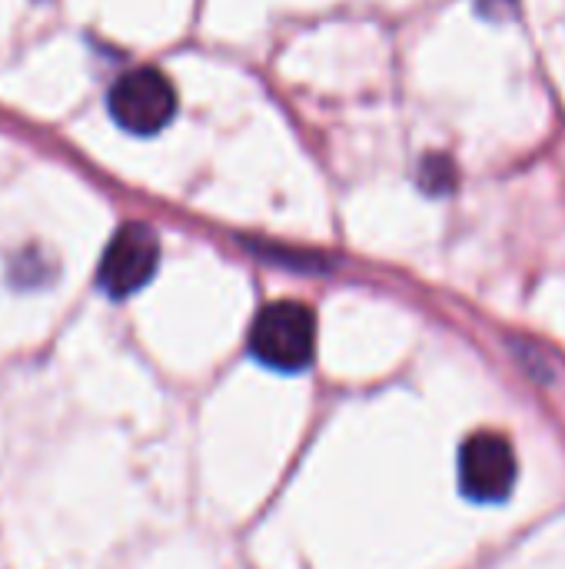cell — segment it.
<instances>
[{
  "label": "cell",
  "instance_id": "obj_1",
  "mask_svg": "<svg viewBox=\"0 0 565 569\" xmlns=\"http://www.w3.org/2000/svg\"><path fill=\"white\" fill-rule=\"evenodd\" d=\"M316 350V317L300 300L266 303L250 330V353L273 370L296 373L310 367Z\"/></svg>",
  "mask_w": 565,
  "mask_h": 569
},
{
  "label": "cell",
  "instance_id": "obj_2",
  "mask_svg": "<svg viewBox=\"0 0 565 569\" xmlns=\"http://www.w3.org/2000/svg\"><path fill=\"white\" fill-rule=\"evenodd\" d=\"M110 117L120 130L137 137H153L176 117V87L167 73L153 67H137L117 77L107 93Z\"/></svg>",
  "mask_w": 565,
  "mask_h": 569
},
{
  "label": "cell",
  "instance_id": "obj_3",
  "mask_svg": "<svg viewBox=\"0 0 565 569\" xmlns=\"http://www.w3.org/2000/svg\"><path fill=\"white\" fill-rule=\"evenodd\" d=\"M519 477L516 450L503 433H476L460 447V490L476 503H503Z\"/></svg>",
  "mask_w": 565,
  "mask_h": 569
},
{
  "label": "cell",
  "instance_id": "obj_4",
  "mask_svg": "<svg viewBox=\"0 0 565 569\" xmlns=\"http://www.w3.org/2000/svg\"><path fill=\"white\" fill-rule=\"evenodd\" d=\"M157 263H160L157 233L147 223H123L110 237V243H107V250L100 257L97 280L110 297L123 300V297H133L137 290H143L153 280Z\"/></svg>",
  "mask_w": 565,
  "mask_h": 569
},
{
  "label": "cell",
  "instance_id": "obj_5",
  "mask_svg": "<svg viewBox=\"0 0 565 569\" xmlns=\"http://www.w3.org/2000/svg\"><path fill=\"white\" fill-rule=\"evenodd\" d=\"M423 187L433 190V193H443L453 187V167L446 157H430L426 167H423Z\"/></svg>",
  "mask_w": 565,
  "mask_h": 569
}]
</instances>
